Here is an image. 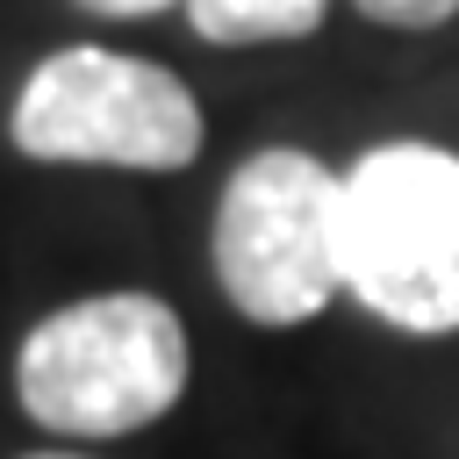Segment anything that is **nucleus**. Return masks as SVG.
Returning <instances> with one entry per match:
<instances>
[{
    "instance_id": "obj_4",
    "label": "nucleus",
    "mask_w": 459,
    "mask_h": 459,
    "mask_svg": "<svg viewBox=\"0 0 459 459\" xmlns=\"http://www.w3.org/2000/svg\"><path fill=\"white\" fill-rule=\"evenodd\" d=\"M7 136L36 165H108V172H186L201 158V100L172 65L65 43L29 65Z\"/></svg>"
},
{
    "instance_id": "obj_5",
    "label": "nucleus",
    "mask_w": 459,
    "mask_h": 459,
    "mask_svg": "<svg viewBox=\"0 0 459 459\" xmlns=\"http://www.w3.org/2000/svg\"><path fill=\"white\" fill-rule=\"evenodd\" d=\"M194 36L222 43V50H251V43H294L316 36L330 0H179Z\"/></svg>"
},
{
    "instance_id": "obj_7",
    "label": "nucleus",
    "mask_w": 459,
    "mask_h": 459,
    "mask_svg": "<svg viewBox=\"0 0 459 459\" xmlns=\"http://www.w3.org/2000/svg\"><path fill=\"white\" fill-rule=\"evenodd\" d=\"M79 7H93V14H108V22H143V14L179 7V0H79Z\"/></svg>"
},
{
    "instance_id": "obj_1",
    "label": "nucleus",
    "mask_w": 459,
    "mask_h": 459,
    "mask_svg": "<svg viewBox=\"0 0 459 459\" xmlns=\"http://www.w3.org/2000/svg\"><path fill=\"white\" fill-rule=\"evenodd\" d=\"M186 373L194 351L179 308L143 287H108L29 323L14 351V402L50 437L108 445L172 416Z\"/></svg>"
},
{
    "instance_id": "obj_8",
    "label": "nucleus",
    "mask_w": 459,
    "mask_h": 459,
    "mask_svg": "<svg viewBox=\"0 0 459 459\" xmlns=\"http://www.w3.org/2000/svg\"><path fill=\"white\" fill-rule=\"evenodd\" d=\"M22 459H86V452H22Z\"/></svg>"
},
{
    "instance_id": "obj_2",
    "label": "nucleus",
    "mask_w": 459,
    "mask_h": 459,
    "mask_svg": "<svg viewBox=\"0 0 459 459\" xmlns=\"http://www.w3.org/2000/svg\"><path fill=\"white\" fill-rule=\"evenodd\" d=\"M344 294L402 330H459V151L394 136L344 165Z\"/></svg>"
},
{
    "instance_id": "obj_3",
    "label": "nucleus",
    "mask_w": 459,
    "mask_h": 459,
    "mask_svg": "<svg viewBox=\"0 0 459 459\" xmlns=\"http://www.w3.org/2000/svg\"><path fill=\"white\" fill-rule=\"evenodd\" d=\"M215 280L244 323L294 330L344 294V172L301 143L251 151L215 194Z\"/></svg>"
},
{
    "instance_id": "obj_6",
    "label": "nucleus",
    "mask_w": 459,
    "mask_h": 459,
    "mask_svg": "<svg viewBox=\"0 0 459 459\" xmlns=\"http://www.w3.org/2000/svg\"><path fill=\"white\" fill-rule=\"evenodd\" d=\"M351 7L380 29H445L459 14V0H351Z\"/></svg>"
}]
</instances>
